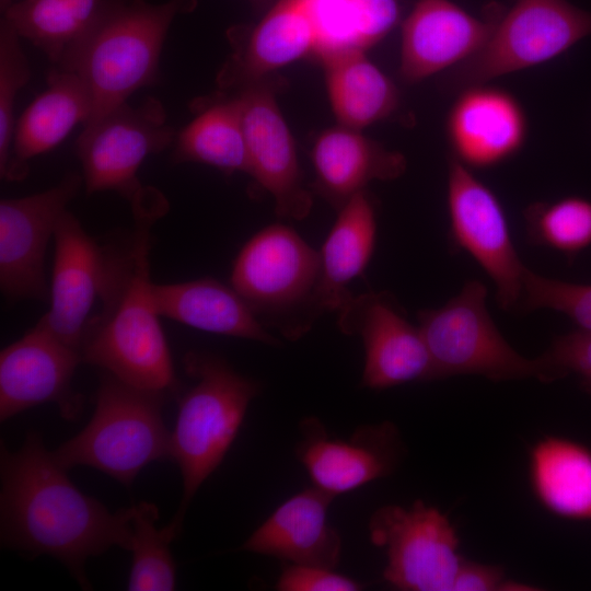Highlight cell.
<instances>
[{"mask_svg":"<svg viewBox=\"0 0 591 591\" xmlns=\"http://www.w3.org/2000/svg\"><path fill=\"white\" fill-rule=\"evenodd\" d=\"M0 460L2 545L30 556L49 555L82 589H91L88 559L112 546L129 548L130 507L111 512L82 493L34 432L16 451L2 443Z\"/></svg>","mask_w":591,"mask_h":591,"instance_id":"6da1fadb","label":"cell"},{"mask_svg":"<svg viewBox=\"0 0 591 591\" xmlns=\"http://www.w3.org/2000/svg\"><path fill=\"white\" fill-rule=\"evenodd\" d=\"M131 206L135 228L127 244L107 248L102 308L88 323L81 357L127 384L165 395L177 383L153 302L149 254L151 229L167 202L157 189L143 188Z\"/></svg>","mask_w":591,"mask_h":591,"instance_id":"7a4b0ae2","label":"cell"},{"mask_svg":"<svg viewBox=\"0 0 591 591\" xmlns=\"http://www.w3.org/2000/svg\"><path fill=\"white\" fill-rule=\"evenodd\" d=\"M197 0H112L106 10L58 68L71 70L86 83L93 102L90 119L127 102L137 90L158 82L160 57L176 16L192 11Z\"/></svg>","mask_w":591,"mask_h":591,"instance_id":"3957f363","label":"cell"},{"mask_svg":"<svg viewBox=\"0 0 591 591\" xmlns=\"http://www.w3.org/2000/svg\"><path fill=\"white\" fill-rule=\"evenodd\" d=\"M184 367L195 383L178 402L170 448V459L183 479L182 501L172 520L179 528L192 499L222 463L260 391L257 381L212 354L189 352Z\"/></svg>","mask_w":591,"mask_h":591,"instance_id":"277c9868","label":"cell"},{"mask_svg":"<svg viewBox=\"0 0 591 591\" xmlns=\"http://www.w3.org/2000/svg\"><path fill=\"white\" fill-rule=\"evenodd\" d=\"M164 396L127 384L104 371L88 425L53 451L65 468L94 467L130 485L148 464L170 459L171 432L163 416Z\"/></svg>","mask_w":591,"mask_h":591,"instance_id":"5b68a950","label":"cell"},{"mask_svg":"<svg viewBox=\"0 0 591 591\" xmlns=\"http://www.w3.org/2000/svg\"><path fill=\"white\" fill-rule=\"evenodd\" d=\"M318 276L320 253L292 228L275 223L241 248L232 266L231 287L265 327H277L285 337L297 339L321 314Z\"/></svg>","mask_w":591,"mask_h":591,"instance_id":"8992f818","label":"cell"},{"mask_svg":"<svg viewBox=\"0 0 591 591\" xmlns=\"http://www.w3.org/2000/svg\"><path fill=\"white\" fill-rule=\"evenodd\" d=\"M486 297V286L470 280L442 306L418 312L433 380L480 375L496 382L526 378L552 382L542 357L525 358L505 339L487 311Z\"/></svg>","mask_w":591,"mask_h":591,"instance_id":"52a82bcc","label":"cell"},{"mask_svg":"<svg viewBox=\"0 0 591 591\" xmlns=\"http://www.w3.org/2000/svg\"><path fill=\"white\" fill-rule=\"evenodd\" d=\"M591 35V11L567 0H515L485 45L451 69L448 86L460 92L498 77L536 67Z\"/></svg>","mask_w":591,"mask_h":591,"instance_id":"ba28073f","label":"cell"},{"mask_svg":"<svg viewBox=\"0 0 591 591\" xmlns=\"http://www.w3.org/2000/svg\"><path fill=\"white\" fill-rule=\"evenodd\" d=\"M371 543L383 549V579L402 591H452L463 560L459 537L439 509L416 500L409 507L389 505L369 521Z\"/></svg>","mask_w":591,"mask_h":591,"instance_id":"9c48e42d","label":"cell"},{"mask_svg":"<svg viewBox=\"0 0 591 591\" xmlns=\"http://www.w3.org/2000/svg\"><path fill=\"white\" fill-rule=\"evenodd\" d=\"M174 129L163 104L148 96L137 106L127 102L113 108L77 139V154L88 194L115 190L131 201L142 190L138 170L153 153L170 147Z\"/></svg>","mask_w":591,"mask_h":591,"instance_id":"30bf717a","label":"cell"},{"mask_svg":"<svg viewBox=\"0 0 591 591\" xmlns=\"http://www.w3.org/2000/svg\"><path fill=\"white\" fill-rule=\"evenodd\" d=\"M447 205L451 242L494 281L499 306L515 309L521 304L526 267L514 247L505 209L496 194L452 155Z\"/></svg>","mask_w":591,"mask_h":591,"instance_id":"8fae6325","label":"cell"},{"mask_svg":"<svg viewBox=\"0 0 591 591\" xmlns=\"http://www.w3.org/2000/svg\"><path fill=\"white\" fill-rule=\"evenodd\" d=\"M336 312L339 329L362 340V386L384 390L433 380L430 354L420 328L407 321L391 294H351Z\"/></svg>","mask_w":591,"mask_h":591,"instance_id":"7c38bea8","label":"cell"},{"mask_svg":"<svg viewBox=\"0 0 591 591\" xmlns=\"http://www.w3.org/2000/svg\"><path fill=\"white\" fill-rule=\"evenodd\" d=\"M83 185L69 174L56 186L0 202V286L11 300H45V254L57 223Z\"/></svg>","mask_w":591,"mask_h":591,"instance_id":"4fadbf2b","label":"cell"},{"mask_svg":"<svg viewBox=\"0 0 591 591\" xmlns=\"http://www.w3.org/2000/svg\"><path fill=\"white\" fill-rule=\"evenodd\" d=\"M250 174L275 201L281 218L302 220L313 199L303 185L297 147L276 100V90L262 79L239 90Z\"/></svg>","mask_w":591,"mask_h":591,"instance_id":"5bb4252c","label":"cell"},{"mask_svg":"<svg viewBox=\"0 0 591 591\" xmlns=\"http://www.w3.org/2000/svg\"><path fill=\"white\" fill-rule=\"evenodd\" d=\"M296 455L313 486L336 497L395 472L405 455L399 430L391 421L358 427L347 439L331 437L323 424L304 418Z\"/></svg>","mask_w":591,"mask_h":591,"instance_id":"9a60e30c","label":"cell"},{"mask_svg":"<svg viewBox=\"0 0 591 591\" xmlns=\"http://www.w3.org/2000/svg\"><path fill=\"white\" fill-rule=\"evenodd\" d=\"M80 351L37 323L0 354V419L44 403H55L65 419L79 415L82 402L71 379Z\"/></svg>","mask_w":591,"mask_h":591,"instance_id":"2e32d148","label":"cell"},{"mask_svg":"<svg viewBox=\"0 0 591 591\" xmlns=\"http://www.w3.org/2000/svg\"><path fill=\"white\" fill-rule=\"evenodd\" d=\"M53 239L50 306L38 323L81 354L92 308L103 291L107 248L101 247L68 210L60 217Z\"/></svg>","mask_w":591,"mask_h":591,"instance_id":"e0dca14e","label":"cell"},{"mask_svg":"<svg viewBox=\"0 0 591 591\" xmlns=\"http://www.w3.org/2000/svg\"><path fill=\"white\" fill-rule=\"evenodd\" d=\"M501 14L499 5L477 18L450 0H419L402 27L401 78L416 83L466 61L485 45Z\"/></svg>","mask_w":591,"mask_h":591,"instance_id":"ac0fdd59","label":"cell"},{"mask_svg":"<svg viewBox=\"0 0 591 591\" xmlns=\"http://www.w3.org/2000/svg\"><path fill=\"white\" fill-rule=\"evenodd\" d=\"M233 53L220 69L222 91L239 90L316 54L318 33L312 0H277L251 28L230 31Z\"/></svg>","mask_w":591,"mask_h":591,"instance_id":"d6986e66","label":"cell"},{"mask_svg":"<svg viewBox=\"0 0 591 591\" xmlns=\"http://www.w3.org/2000/svg\"><path fill=\"white\" fill-rule=\"evenodd\" d=\"M445 126L452 157L471 170L510 160L528 136V119L519 101L487 84L461 90Z\"/></svg>","mask_w":591,"mask_h":591,"instance_id":"ffe728a7","label":"cell"},{"mask_svg":"<svg viewBox=\"0 0 591 591\" xmlns=\"http://www.w3.org/2000/svg\"><path fill=\"white\" fill-rule=\"evenodd\" d=\"M334 498L314 486L297 493L275 509L241 549L287 564L335 569L343 544L339 533L327 519Z\"/></svg>","mask_w":591,"mask_h":591,"instance_id":"44dd1931","label":"cell"},{"mask_svg":"<svg viewBox=\"0 0 591 591\" xmlns=\"http://www.w3.org/2000/svg\"><path fill=\"white\" fill-rule=\"evenodd\" d=\"M92 109L91 92L82 78L71 70L51 69L46 89L15 124L9 163L1 177L23 179L28 161L58 146L78 124L84 126Z\"/></svg>","mask_w":591,"mask_h":591,"instance_id":"7402d4cb","label":"cell"},{"mask_svg":"<svg viewBox=\"0 0 591 591\" xmlns=\"http://www.w3.org/2000/svg\"><path fill=\"white\" fill-rule=\"evenodd\" d=\"M315 189L340 208L372 181H392L406 170V159L344 125L323 130L311 151Z\"/></svg>","mask_w":591,"mask_h":591,"instance_id":"603a6c76","label":"cell"},{"mask_svg":"<svg viewBox=\"0 0 591 591\" xmlns=\"http://www.w3.org/2000/svg\"><path fill=\"white\" fill-rule=\"evenodd\" d=\"M152 296L160 316L208 333L279 344L237 292L216 279L153 283Z\"/></svg>","mask_w":591,"mask_h":591,"instance_id":"cb8c5ba5","label":"cell"},{"mask_svg":"<svg viewBox=\"0 0 591 591\" xmlns=\"http://www.w3.org/2000/svg\"><path fill=\"white\" fill-rule=\"evenodd\" d=\"M376 240V211L366 190L338 209L320 253L316 304L321 314L337 311L352 294L347 286L369 264Z\"/></svg>","mask_w":591,"mask_h":591,"instance_id":"d4e9b609","label":"cell"},{"mask_svg":"<svg viewBox=\"0 0 591 591\" xmlns=\"http://www.w3.org/2000/svg\"><path fill=\"white\" fill-rule=\"evenodd\" d=\"M534 496L551 513L591 521V450L564 437H545L532 445L529 463Z\"/></svg>","mask_w":591,"mask_h":591,"instance_id":"484cf974","label":"cell"},{"mask_svg":"<svg viewBox=\"0 0 591 591\" xmlns=\"http://www.w3.org/2000/svg\"><path fill=\"white\" fill-rule=\"evenodd\" d=\"M328 101L339 125L363 129L384 120L398 107L393 81L361 49H346L320 60Z\"/></svg>","mask_w":591,"mask_h":591,"instance_id":"4316f807","label":"cell"},{"mask_svg":"<svg viewBox=\"0 0 591 591\" xmlns=\"http://www.w3.org/2000/svg\"><path fill=\"white\" fill-rule=\"evenodd\" d=\"M111 1L13 0L2 19L57 67L91 32Z\"/></svg>","mask_w":591,"mask_h":591,"instance_id":"83f0119b","label":"cell"},{"mask_svg":"<svg viewBox=\"0 0 591 591\" xmlns=\"http://www.w3.org/2000/svg\"><path fill=\"white\" fill-rule=\"evenodd\" d=\"M173 144L172 159L176 163H202L225 174L247 173V148L236 95L208 101L175 136Z\"/></svg>","mask_w":591,"mask_h":591,"instance_id":"f1b7e54d","label":"cell"},{"mask_svg":"<svg viewBox=\"0 0 591 591\" xmlns=\"http://www.w3.org/2000/svg\"><path fill=\"white\" fill-rule=\"evenodd\" d=\"M158 508L141 501L130 507L131 535L128 552L132 561L127 583L130 591H172L176 587V565L171 542L181 528L173 521L158 529Z\"/></svg>","mask_w":591,"mask_h":591,"instance_id":"f546056e","label":"cell"},{"mask_svg":"<svg viewBox=\"0 0 591 591\" xmlns=\"http://www.w3.org/2000/svg\"><path fill=\"white\" fill-rule=\"evenodd\" d=\"M532 244L572 258L591 245V200L568 196L555 201L534 202L524 211Z\"/></svg>","mask_w":591,"mask_h":591,"instance_id":"4dcf8cb0","label":"cell"},{"mask_svg":"<svg viewBox=\"0 0 591 591\" xmlns=\"http://www.w3.org/2000/svg\"><path fill=\"white\" fill-rule=\"evenodd\" d=\"M21 37L5 21L0 23V173L7 170L14 134V104L27 83L31 69L22 49Z\"/></svg>","mask_w":591,"mask_h":591,"instance_id":"1f68e13d","label":"cell"},{"mask_svg":"<svg viewBox=\"0 0 591 591\" xmlns=\"http://www.w3.org/2000/svg\"><path fill=\"white\" fill-rule=\"evenodd\" d=\"M521 304L526 311L551 309L564 313L580 329L591 332V285L546 278L526 268Z\"/></svg>","mask_w":591,"mask_h":591,"instance_id":"d6a6232c","label":"cell"},{"mask_svg":"<svg viewBox=\"0 0 591 591\" xmlns=\"http://www.w3.org/2000/svg\"><path fill=\"white\" fill-rule=\"evenodd\" d=\"M344 25L354 48L367 50L397 24V0H338Z\"/></svg>","mask_w":591,"mask_h":591,"instance_id":"836d02e7","label":"cell"},{"mask_svg":"<svg viewBox=\"0 0 591 591\" xmlns=\"http://www.w3.org/2000/svg\"><path fill=\"white\" fill-rule=\"evenodd\" d=\"M541 357L552 382L573 374L591 392V332L579 329L560 335Z\"/></svg>","mask_w":591,"mask_h":591,"instance_id":"e575fe53","label":"cell"},{"mask_svg":"<svg viewBox=\"0 0 591 591\" xmlns=\"http://www.w3.org/2000/svg\"><path fill=\"white\" fill-rule=\"evenodd\" d=\"M362 588L359 581L332 568L297 564L285 565L276 583L279 591H358Z\"/></svg>","mask_w":591,"mask_h":591,"instance_id":"d590c367","label":"cell"},{"mask_svg":"<svg viewBox=\"0 0 591 591\" xmlns=\"http://www.w3.org/2000/svg\"><path fill=\"white\" fill-rule=\"evenodd\" d=\"M541 590L506 577L500 566L462 560L452 591H532Z\"/></svg>","mask_w":591,"mask_h":591,"instance_id":"8d00e7d4","label":"cell"},{"mask_svg":"<svg viewBox=\"0 0 591 591\" xmlns=\"http://www.w3.org/2000/svg\"><path fill=\"white\" fill-rule=\"evenodd\" d=\"M273 0H248V2L256 9H263Z\"/></svg>","mask_w":591,"mask_h":591,"instance_id":"74e56055","label":"cell"},{"mask_svg":"<svg viewBox=\"0 0 591 591\" xmlns=\"http://www.w3.org/2000/svg\"><path fill=\"white\" fill-rule=\"evenodd\" d=\"M13 0H0L1 11H3Z\"/></svg>","mask_w":591,"mask_h":591,"instance_id":"f35d334b","label":"cell"}]
</instances>
